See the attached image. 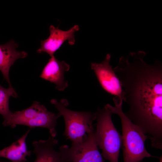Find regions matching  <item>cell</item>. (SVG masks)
Returning a JSON list of instances; mask_svg holds the SVG:
<instances>
[{"label": "cell", "mask_w": 162, "mask_h": 162, "mask_svg": "<svg viewBox=\"0 0 162 162\" xmlns=\"http://www.w3.org/2000/svg\"><path fill=\"white\" fill-rule=\"evenodd\" d=\"M146 54L130 52L113 70L129 106L125 114L155 144L162 141V65L158 60L147 63Z\"/></svg>", "instance_id": "cell-1"}, {"label": "cell", "mask_w": 162, "mask_h": 162, "mask_svg": "<svg viewBox=\"0 0 162 162\" xmlns=\"http://www.w3.org/2000/svg\"><path fill=\"white\" fill-rule=\"evenodd\" d=\"M113 100L114 106L109 104L106 105L112 113L118 115L121 120L124 162H140L145 158L152 157L145 146L148 136L125 115L122 108V100L116 97Z\"/></svg>", "instance_id": "cell-2"}, {"label": "cell", "mask_w": 162, "mask_h": 162, "mask_svg": "<svg viewBox=\"0 0 162 162\" xmlns=\"http://www.w3.org/2000/svg\"><path fill=\"white\" fill-rule=\"evenodd\" d=\"M97 123L94 136L96 144L101 149L104 158L110 162H118L122 136L112 121V114L105 105L94 112Z\"/></svg>", "instance_id": "cell-3"}, {"label": "cell", "mask_w": 162, "mask_h": 162, "mask_svg": "<svg viewBox=\"0 0 162 162\" xmlns=\"http://www.w3.org/2000/svg\"><path fill=\"white\" fill-rule=\"evenodd\" d=\"M50 103L58 111V114L64 118L65 128L63 135L70 140L72 144L82 142L93 127L96 120L94 112L76 111L67 108L69 104L66 99L59 101L52 99Z\"/></svg>", "instance_id": "cell-4"}, {"label": "cell", "mask_w": 162, "mask_h": 162, "mask_svg": "<svg viewBox=\"0 0 162 162\" xmlns=\"http://www.w3.org/2000/svg\"><path fill=\"white\" fill-rule=\"evenodd\" d=\"M60 117L58 113L49 112L45 106L34 101L31 106L25 110L12 112L3 124L12 128L17 125L26 126L30 128H45L49 130L50 136L55 137L57 134L56 129L57 120Z\"/></svg>", "instance_id": "cell-5"}, {"label": "cell", "mask_w": 162, "mask_h": 162, "mask_svg": "<svg viewBox=\"0 0 162 162\" xmlns=\"http://www.w3.org/2000/svg\"><path fill=\"white\" fill-rule=\"evenodd\" d=\"M54 136H50L47 140H35L32 144L33 152L36 156L34 162H72L70 148L67 145L61 146L58 151H56L54 146L58 141Z\"/></svg>", "instance_id": "cell-6"}, {"label": "cell", "mask_w": 162, "mask_h": 162, "mask_svg": "<svg viewBox=\"0 0 162 162\" xmlns=\"http://www.w3.org/2000/svg\"><path fill=\"white\" fill-rule=\"evenodd\" d=\"M110 58L111 55L107 54L104 60L101 62L92 63L91 68L94 72L102 88L108 93L124 101L120 82L110 64Z\"/></svg>", "instance_id": "cell-7"}, {"label": "cell", "mask_w": 162, "mask_h": 162, "mask_svg": "<svg viewBox=\"0 0 162 162\" xmlns=\"http://www.w3.org/2000/svg\"><path fill=\"white\" fill-rule=\"evenodd\" d=\"M93 127L80 142L72 144L70 148L72 162H105L99 151Z\"/></svg>", "instance_id": "cell-8"}, {"label": "cell", "mask_w": 162, "mask_h": 162, "mask_svg": "<svg viewBox=\"0 0 162 162\" xmlns=\"http://www.w3.org/2000/svg\"><path fill=\"white\" fill-rule=\"evenodd\" d=\"M79 30L78 25H75L67 31L61 30L58 27L51 25L49 28L50 35L47 38L40 41V47L37 50L38 53L45 52L51 57L66 40L72 45L75 43V33Z\"/></svg>", "instance_id": "cell-9"}, {"label": "cell", "mask_w": 162, "mask_h": 162, "mask_svg": "<svg viewBox=\"0 0 162 162\" xmlns=\"http://www.w3.org/2000/svg\"><path fill=\"white\" fill-rule=\"evenodd\" d=\"M69 65L64 61L58 60L54 56L49 60L40 75L41 78L53 83L59 91H63L68 83L64 77L65 72L70 69Z\"/></svg>", "instance_id": "cell-10"}, {"label": "cell", "mask_w": 162, "mask_h": 162, "mask_svg": "<svg viewBox=\"0 0 162 162\" xmlns=\"http://www.w3.org/2000/svg\"><path fill=\"white\" fill-rule=\"evenodd\" d=\"M18 46V44L12 40L0 45V70L10 87H12L9 77L10 67L16 60L25 58L28 56L26 52L16 51Z\"/></svg>", "instance_id": "cell-11"}, {"label": "cell", "mask_w": 162, "mask_h": 162, "mask_svg": "<svg viewBox=\"0 0 162 162\" xmlns=\"http://www.w3.org/2000/svg\"><path fill=\"white\" fill-rule=\"evenodd\" d=\"M30 129L20 138L10 146L0 150V157L9 159L11 162H26V157L29 156L31 152L27 149L26 139Z\"/></svg>", "instance_id": "cell-12"}, {"label": "cell", "mask_w": 162, "mask_h": 162, "mask_svg": "<svg viewBox=\"0 0 162 162\" xmlns=\"http://www.w3.org/2000/svg\"><path fill=\"white\" fill-rule=\"evenodd\" d=\"M11 96L18 97L17 94L12 87L5 88L0 85V114L3 118V123L9 119L12 112L9 108V99Z\"/></svg>", "instance_id": "cell-13"}, {"label": "cell", "mask_w": 162, "mask_h": 162, "mask_svg": "<svg viewBox=\"0 0 162 162\" xmlns=\"http://www.w3.org/2000/svg\"><path fill=\"white\" fill-rule=\"evenodd\" d=\"M0 162H6V161H0Z\"/></svg>", "instance_id": "cell-14"}]
</instances>
